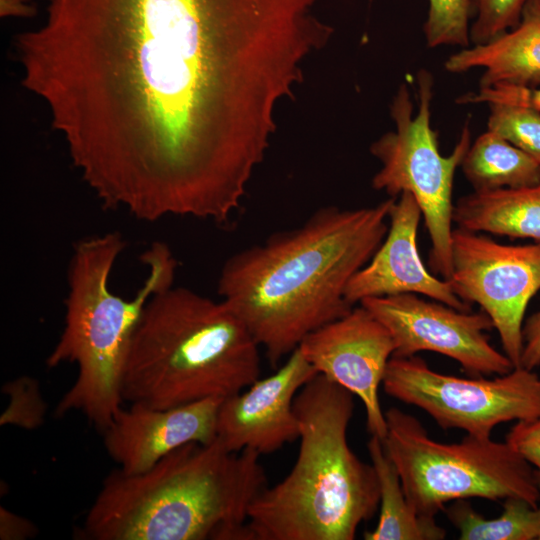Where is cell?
<instances>
[{"label":"cell","instance_id":"obj_1","mask_svg":"<svg viewBox=\"0 0 540 540\" xmlns=\"http://www.w3.org/2000/svg\"><path fill=\"white\" fill-rule=\"evenodd\" d=\"M320 0H47L22 85L107 208L224 224L333 28Z\"/></svg>","mask_w":540,"mask_h":540},{"label":"cell","instance_id":"obj_2","mask_svg":"<svg viewBox=\"0 0 540 540\" xmlns=\"http://www.w3.org/2000/svg\"><path fill=\"white\" fill-rule=\"evenodd\" d=\"M395 199L356 209L323 207L300 226L225 261L218 294L272 366L308 334L353 308L346 287L382 243Z\"/></svg>","mask_w":540,"mask_h":540},{"label":"cell","instance_id":"obj_3","mask_svg":"<svg viewBox=\"0 0 540 540\" xmlns=\"http://www.w3.org/2000/svg\"><path fill=\"white\" fill-rule=\"evenodd\" d=\"M260 454L216 438L184 444L150 469L104 480L80 536L91 540H252L248 512L267 487Z\"/></svg>","mask_w":540,"mask_h":540},{"label":"cell","instance_id":"obj_4","mask_svg":"<svg viewBox=\"0 0 540 540\" xmlns=\"http://www.w3.org/2000/svg\"><path fill=\"white\" fill-rule=\"evenodd\" d=\"M354 395L317 374L294 399L299 451L290 472L248 512L252 540H353L379 509L372 464L350 448Z\"/></svg>","mask_w":540,"mask_h":540},{"label":"cell","instance_id":"obj_5","mask_svg":"<svg viewBox=\"0 0 540 540\" xmlns=\"http://www.w3.org/2000/svg\"><path fill=\"white\" fill-rule=\"evenodd\" d=\"M259 348L223 300L173 285L151 297L136 327L123 400L167 409L227 398L260 377Z\"/></svg>","mask_w":540,"mask_h":540},{"label":"cell","instance_id":"obj_6","mask_svg":"<svg viewBox=\"0 0 540 540\" xmlns=\"http://www.w3.org/2000/svg\"><path fill=\"white\" fill-rule=\"evenodd\" d=\"M126 244L118 232L80 240L68 267L64 328L46 364L74 363L78 376L55 408L62 417L77 411L102 432L122 408V380L131 341L153 295L174 285L177 260L163 242L141 255L148 274L130 299L111 291L113 267Z\"/></svg>","mask_w":540,"mask_h":540},{"label":"cell","instance_id":"obj_7","mask_svg":"<svg viewBox=\"0 0 540 540\" xmlns=\"http://www.w3.org/2000/svg\"><path fill=\"white\" fill-rule=\"evenodd\" d=\"M385 418L384 449L420 515L435 517L446 503L467 498H521L539 505L534 468L506 441L466 434L458 443H441L396 407L385 411Z\"/></svg>","mask_w":540,"mask_h":540},{"label":"cell","instance_id":"obj_8","mask_svg":"<svg viewBox=\"0 0 540 540\" xmlns=\"http://www.w3.org/2000/svg\"><path fill=\"white\" fill-rule=\"evenodd\" d=\"M418 108L406 83L393 97L390 114L395 129L372 143L371 154L381 164L372 187L390 197L409 192L417 201L428 230L432 271L448 280L452 272L453 210L455 173L471 145L469 122H465L452 152L440 153L438 134L431 126L433 76L425 69L417 74Z\"/></svg>","mask_w":540,"mask_h":540},{"label":"cell","instance_id":"obj_9","mask_svg":"<svg viewBox=\"0 0 540 540\" xmlns=\"http://www.w3.org/2000/svg\"><path fill=\"white\" fill-rule=\"evenodd\" d=\"M387 395L428 413L443 429L479 438L505 422L540 418V376L514 367L492 379L462 378L432 370L418 356L394 357L382 382Z\"/></svg>","mask_w":540,"mask_h":540},{"label":"cell","instance_id":"obj_10","mask_svg":"<svg viewBox=\"0 0 540 540\" xmlns=\"http://www.w3.org/2000/svg\"><path fill=\"white\" fill-rule=\"evenodd\" d=\"M447 280L465 303L478 304L497 330L504 354L520 367L524 315L540 290V243L507 245L456 227Z\"/></svg>","mask_w":540,"mask_h":540},{"label":"cell","instance_id":"obj_11","mask_svg":"<svg viewBox=\"0 0 540 540\" xmlns=\"http://www.w3.org/2000/svg\"><path fill=\"white\" fill-rule=\"evenodd\" d=\"M360 305L389 330L394 357L436 352L456 360L472 377L503 375L514 368L491 345L486 331L494 327L483 311H461L414 293L366 298Z\"/></svg>","mask_w":540,"mask_h":540},{"label":"cell","instance_id":"obj_12","mask_svg":"<svg viewBox=\"0 0 540 540\" xmlns=\"http://www.w3.org/2000/svg\"><path fill=\"white\" fill-rule=\"evenodd\" d=\"M298 347L318 374L362 401L368 432L383 440L379 387L395 349L389 330L360 305L308 334Z\"/></svg>","mask_w":540,"mask_h":540},{"label":"cell","instance_id":"obj_13","mask_svg":"<svg viewBox=\"0 0 540 540\" xmlns=\"http://www.w3.org/2000/svg\"><path fill=\"white\" fill-rule=\"evenodd\" d=\"M317 374L296 348L274 374L221 401L216 438L231 452L249 449L260 455L298 440L294 399Z\"/></svg>","mask_w":540,"mask_h":540},{"label":"cell","instance_id":"obj_14","mask_svg":"<svg viewBox=\"0 0 540 540\" xmlns=\"http://www.w3.org/2000/svg\"><path fill=\"white\" fill-rule=\"evenodd\" d=\"M421 209L409 192L393 202L388 231L371 259L350 279L345 299L352 306L366 298L402 293L424 295L461 311H470L450 283L432 275L421 260L417 233Z\"/></svg>","mask_w":540,"mask_h":540},{"label":"cell","instance_id":"obj_15","mask_svg":"<svg viewBox=\"0 0 540 540\" xmlns=\"http://www.w3.org/2000/svg\"><path fill=\"white\" fill-rule=\"evenodd\" d=\"M222 400L208 398L167 409L141 404L121 408L103 431L105 449L124 474L142 473L184 444L215 440Z\"/></svg>","mask_w":540,"mask_h":540},{"label":"cell","instance_id":"obj_16","mask_svg":"<svg viewBox=\"0 0 540 540\" xmlns=\"http://www.w3.org/2000/svg\"><path fill=\"white\" fill-rule=\"evenodd\" d=\"M444 68L450 73L483 69L479 88H540V0L527 2L517 26L489 42L462 48L446 59Z\"/></svg>","mask_w":540,"mask_h":540},{"label":"cell","instance_id":"obj_17","mask_svg":"<svg viewBox=\"0 0 540 540\" xmlns=\"http://www.w3.org/2000/svg\"><path fill=\"white\" fill-rule=\"evenodd\" d=\"M453 222L473 232L529 238L540 243V183L473 191L454 204Z\"/></svg>","mask_w":540,"mask_h":540},{"label":"cell","instance_id":"obj_18","mask_svg":"<svg viewBox=\"0 0 540 540\" xmlns=\"http://www.w3.org/2000/svg\"><path fill=\"white\" fill-rule=\"evenodd\" d=\"M367 448L380 489L376 527L364 534L366 540H442L446 530L435 517L420 515L410 504L400 477L388 457L381 438L371 435Z\"/></svg>","mask_w":540,"mask_h":540},{"label":"cell","instance_id":"obj_19","mask_svg":"<svg viewBox=\"0 0 540 540\" xmlns=\"http://www.w3.org/2000/svg\"><path fill=\"white\" fill-rule=\"evenodd\" d=\"M460 167L474 191L519 188L540 183V164L489 130L471 143Z\"/></svg>","mask_w":540,"mask_h":540},{"label":"cell","instance_id":"obj_20","mask_svg":"<svg viewBox=\"0 0 540 540\" xmlns=\"http://www.w3.org/2000/svg\"><path fill=\"white\" fill-rule=\"evenodd\" d=\"M445 510L461 540H538L540 535V504L533 506L521 498L504 499L495 518H485L464 500Z\"/></svg>","mask_w":540,"mask_h":540},{"label":"cell","instance_id":"obj_21","mask_svg":"<svg viewBox=\"0 0 540 540\" xmlns=\"http://www.w3.org/2000/svg\"><path fill=\"white\" fill-rule=\"evenodd\" d=\"M487 130L519 148L540 164V111L526 105L488 104Z\"/></svg>","mask_w":540,"mask_h":540},{"label":"cell","instance_id":"obj_22","mask_svg":"<svg viewBox=\"0 0 540 540\" xmlns=\"http://www.w3.org/2000/svg\"><path fill=\"white\" fill-rule=\"evenodd\" d=\"M470 24L469 0H428L423 32L429 48L470 46Z\"/></svg>","mask_w":540,"mask_h":540},{"label":"cell","instance_id":"obj_23","mask_svg":"<svg viewBox=\"0 0 540 540\" xmlns=\"http://www.w3.org/2000/svg\"><path fill=\"white\" fill-rule=\"evenodd\" d=\"M528 1L469 0L473 19L469 30L471 45L489 42L517 26Z\"/></svg>","mask_w":540,"mask_h":540},{"label":"cell","instance_id":"obj_24","mask_svg":"<svg viewBox=\"0 0 540 540\" xmlns=\"http://www.w3.org/2000/svg\"><path fill=\"white\" fill-rule=\"evenodd\" d=\"M3 391L9 396V405L0 417L1 425H16L34 429L43 423L46 404L38 382L28 376L7 383Z\"/></svg>","mask_w":540,"mask_h":540},{"label":"cell","instance_id":"obj_25","mask_svg":"<svg viewBox=\"0 0 540 540\" xmlns=\"http://www.w3.org/2000/svg\"><path fill=\"white\" fill-rule=\"evenodd\" d=\"M494 102L521 104L540 111V88L494 86L479 88L477 92H469L456 99L459 104Z\"/></svg>","mask_w":540,"mask_h":540},{"label":"cell","instance_id":"obj_26","mask_svg":"<svg viewBox=\"0 0 540 540\" xmlns=\"http://www.w3.org/2000/svg\"><path fill=\"white\" fill-rule=\"evenodd\" d=\"M506 442L531 464L540 486V418L517 421L506 435Z\"/></svg>","mask_w":540,"mask_h":540},{"label":"cell","instance_id":"obj_27","mask_svg":"<svg viewBox=\"0 0 540 540\" xmlns=\"http://www.w3.org/2000/svg\"><path fill=\"white\" fill-rule=\"evenodd\" d=\"M523 351L520 366L535 370L540 366V308L523 324Z\"/></svg>","mask_w":540,"mask_h":540},{"label":"cell","instance_id":"obj_28","mask_svg":"<svg viewBox=\"0 0 540 540\" xmlns=\"http://www.w3.org/2000/svg\"><path fill=\"white\" fill-rule=\"evenodd\" d=\"M36 535V527L29 520L0 508V538L2 540H23Z\"/></svg>","mask_w":540,"mask_h":540},{"label":"cell","instance_id":"obj_29","mask_svg":"<svg viewBox=\"0 0 540 540\" xmlns=\"http://www.w3.org/2000/svg\"><path fill=\"white\" fill-rule=\"evenodd\" d=\"M1 16L30 17L35 8L30 0H0Z\"/></svg>","mask_w":540,"mask_h":540},{"label":"cell","instance_id":"obj_30","mask_svg":"<svg viewBox=\"0 0 540 540\" xmlns=\"http://www.w3.org/2000/svg\"><path fill=\"white\" fill-rule=\"evenodd\" d=\"M538 540H540V535H539V537H538Z\"/></svg>","mask_w":540,"mask_h":540}]
</instances>
